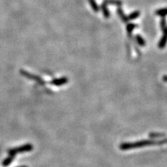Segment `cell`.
Wrapping results in <instances>:
<instances>
[{
	"mask_svg": "<svg viewBox=\"0 0 167 167\" xmlns=\"http://www.w3.org/2000/svg\"><path fill=\"white\" fill-rule=\"evenodd\" d=\"M166 139H164L160 141L154 140V139H148V140H141L135 142H127V143H123L120 144V149L122 150H127L149 146H154V145H161L166 144Z\"/></svg>",
	"mask_w": 167,
	"mask_h": 167,
	"instance_id": "6da1fadb",
	"label": "cell"
},
{
	"mask_svg": "<svg viewBox=\"0 0 167 167\" xmlns=\"http://www.w3.org/2000/svg\"><path fill=\"white\" fill-rule=\"evenodd\" d=\"M34 148L32 145L31 144H24L23 146H19L14 148H11L9 150V155L13 156V157H15L16 154H18V153H22V152H30Z\"/></svg>",
	"mask_w": 167,
	"mask_h": 167,
	"instance_id": "7a4b0ae2",
	"label": "cell"
},
{
	"mask_svg": "<svg viewBox=\"0 0 167 167\" xmlns=\"http://www.w3.org/2000/svg\"><path fill=\"white\" fill-rule=\"evenodd\" d=\"M15 157H13V156L9 155L8 157L5 159V160L3 161V162H2V165L4 166H6L8 165H9L10 164L12 163V161L13 160V159H14Z\"/></svg>",
	"mask_w": 167,
	"mask_h": 167,
	"instance_id": "3957f363",
	"label": "cell"
},
{
	"mask_svg": "<svg viewBox=\"0 0 167 167\" xmlns=\"http://www.w3.org/2000/svg\"><path fill=\"white\" fill-rule=\"evenodd\" d=\"M149 136L152 139H155V138H159V137H162V136H165V135H164V133L152 132V133H150Z\"/></svg>",
	"mask_w": 167,
	"mask_h": 167,
	"instance_id": "277c9868",
	"label": "cell"
},
{
	"mask_svg": "<svg viewBox=\"0 0 167 167\" xmlns=\"http://www.w3.org/2000/svg\"><path fill=\"white\" fill-rule=\"evenodd\" d=\"M19 167H27V166H19Z\"/></svg>",
	"mask_w": 167,
	"mask_h": 167,
	"instance_id": "5b68a950",
	"label": "cell"
}]
</instances>
